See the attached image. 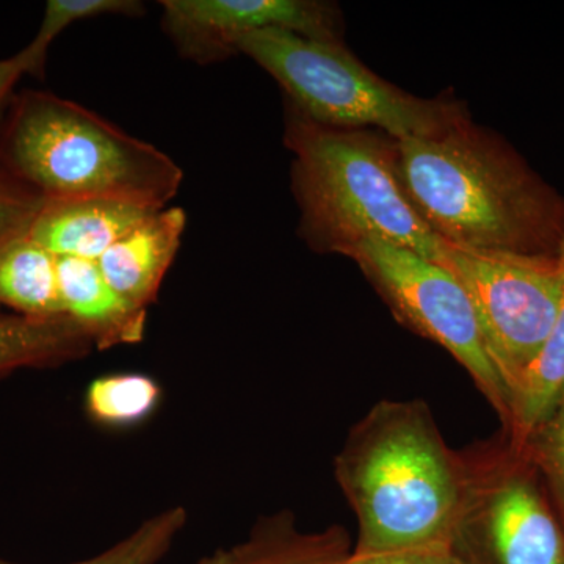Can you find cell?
Segmentation results:
<instances>
[{
    "label": "cell",
    "mask_w": 564,
    "mask_h": 564,
    "mask_svg": "<svg viewBox=\"0 0 564 564\" xmlns=\"http://www.w3.org/2000/svg\"><path fill=\"white\" fill-rule=\"evenodd\" d=\"M415 210L444 243L558 256L564 196L502 137L473 120L437 139L399 140Z\"/></svg>",
    "instance_id": "cell-1"
},
{
    "label": "cell",
    "mask_w": 564,
    "mask_h": 564,
    "mask_svg": "<svg viewBox=\"0 0 564 564\" xmlns=\"http://www.w3.org/2000/svg\"><path fill=\"white\" fill-rule=\"evenodd\" d=\"M459 452L423 400H381L352 425L334 477L358 521L352 552L445 545L462 492Z\"/></svg>",
    "instance_id": "cell-2"
},
{
    "label": "cell",
    "mask_w": 564,
    "mask_h": 564,
    "mask_svg": "<svg viewBox=\"0 0 564 564\" xmlns=\"http://www.w3.org/2000/svg\"><path fill=\"white\" fill-rule=\"evenodd\" d=\"M300 237L317 252L347 256L367 239L440 262L444 242L415 210L400 172L399 140L377 129L318 124L285 101Z\"/></svg>",
    "instance_id": "cell-3"
},
{
    "label": "cell",
    "mask_w": 564,
    "mask_h": 564,
    "mask_svg": "<svg viewBox=\"0 0 564 564\" xmlns=\"http://www.w3.org/2000/svg\"><path fill=\"white\" fill-rule=\"evenodd\" d=\"M0 169L46 202L109 199L159 210L184 173L165 152L54 93L24 90L0 128Z\"/></svg>",
    "instance_id": "cell-4"
},
{
    "label": "cell",
    "mask_w": 564,
    "mask_h": 564,
    "mask_svg": "<svg viewBox=\"0 0 564 564\" xmlns=\"http://www.w3.org/2000/svg\"><path fill=\"white\" fill-rule=\"evenodd\" d=\"M270 74L285 99L329 128L377 129L395 140L437 139L470 121L463 102L425 99L400 90L364 66L344 43L261 31L232 41Z\"/></svg>",
    "instance_id": "cell-5"
},
{
    "label": "cell",
    "mask_w": 564,
    "mask_h": 564,
    "mask_svg": "<svg viewBox=\"0 0 564 564\" xmlns=\"http://www.w3.org/2000/svg\"><path fill=\"white\" fill-rule=\"evenodd\" d=\"M459 452L445 549L456 564H564V524L536 467L503 433Z\"/></svg>",
    "instance_id": "cell-6"
},
{
    "label": "cell",
    "mask_w": 564,
    "mask_h": 564,
    "mask_svg": "<svg viewBox=\"0 0 564 564\" xmlns=\"http://www.w3.org/2000/svg\"><path fill=\"white\" fill-rule=\"evenodd\" d=\"M437 263L454 274L473 303L486 350L510 393L513 417L516 393L543 351L558 314L562 259L444 243Z\"/></svg>",
    "instance_id": "cell-7"
},
{
    "label": "cell",
    "mask_w": 564,
    "mask_h": 564,
    "mask_svg": "<svg viewBox=\"0 0 564 564\" xmlns=\"http://www.w3.org/2000/svg\"><path fill=\"white\" fill-rule=\"evenodd\" d=\"M345 258L358 263L400 325L454 356L507 432L510 393L486 350L473 303L454 274L408 248L380 239L364 240Z\"/></svg>",
    "instance_id": "cell-8"
},
{
    "label": "cell",
    "mask_w": 564,
    "mask_h": 564,
    "mask_svg": "<svg viewBox=\"0 0 564 564\" xmlns=\"http://www.w3.org/2000/svg\"><path fill=\"white\" fill-rule=\"evenodd\" d=\"M162 28L182 57L209 65L232 57L247 33L282 31L344 43L336 6L317 0H163Z\"/></svg>",
    "instance_id": "cell-9"
},
{
    "label": "cell",
    "mask_w": 564,
    "mask_h": 564,
    "mask_svg": "<svg viewBox=\"0 0 564 564\" xmlns=\"http://www.w3.org/2000/svg\"><path fill=\"white\" fill-rule=\"evenodd\" d=\"M185 225L187 215L181 207L152 212L96 263L115 291L148 311L180 251Z\"/></svg>",
    "instance_id": "cell-10"
},
{
    "label": "cell",
    "mask_w": 564,
    "mask_h": 564,
    "mask_svg": "<svg viewBox=\"0 0 564 564\" xmlns=\"http://www.w3.org/2000/svg\"><path fill=\"white\" fill-rule=\"evenodd\" d=\"M152 212L155 210L109 199L46 202L32 223L29 237L57 258L96 262Z\"/></svg>",
    "instance_id": "cell-11"
},
{
    "label": "cell",
    "mask_w": 564,
    "mask_h": 564,
    "mask_svg": "<svg viewBox=\"0 0 564 564\" xmlns=\"http://www.w3.org/2000/svg\"><path fill=\"white\" fill-rule=\"evenodd\" d=\"M63 313L73 318L99 350L135 345L147 333L148 311L121 296L95 261L58 258Z\"/></svg>",
    "instance_id": "cell-12"
},
{
    "label": "cell",
    "mask_w": 564,
    "mask_h": 564,
    "mask_svg": "<svg viewBox=\"0 0 564 564\" xmlns=\"http://www.w3.org/2000/svg\"><path fill=\"white\" fill-rule=\"evenodd\" d=\"M229 564H344L351 555L343 525L303 532L292 511L263 516L242 543L226 549Z\"/></svg>",
    "instance_id": "cell-13"
},
{
    "label": "cell",
    "mask_w": 564,
    "mask_h": 564,
    "mask_svg": "<svg viewBox=\"0 0 564 564\" xmlns=\"http://www.w3.org/2000/svg\"><path fill=\"white\" fill-rule=\"evenodd\" d=\"M91 340L68 315L32 318L0 313V377L87 358Z\"/></svg>",
    "instance_id": "cell-14"
},
{
    "label": "cell",
    "mask_w": 564,
    "mask_h": 564,
    "mask_svg": "<svg viewBox=\"0 0 564 564\" xmlns=\"http://www.w3.org/2000/svg\"><path fill=\"white\" fill-rule=\"evenodd\" d=\"M0 306L32 318L63 313L58 258L29 234L0 250Z\"/></svg>",
    "instance_id": "cell-15"
},
{
    "label": "cell",
    "mask_w": 564,
    "mask_h": 564,
    "mask_svg": "<svg viewBox=\"0 0 564 564\" xmlns=\"http://www.w3.org/2000/svg\"><path fill=\"white\" fill-rule=\"evenodd\" d=\"M564 267V240L560 248ZM564 391V289L554 328L538 356L532 369L525 375L521 389L516 393L513 417L508 432H502L513 443L524 440Z\"/></svg>",
    "instance_id": "cell-16"
},
{
    "label": "cell",
    "mask_w": 564,
    "mask_h": 564,
    "mask_svg": "<svg viewBox=\"0 0 564 564\" xmlns=\"http://www.w3.org/2000/svg\"><path fill=\"white\" fill-rule=\"evenodd\" d=\"M162 395L161 384L150 375H104L88 384L85 410L99 425L122 429L147 421L158 410Z\"/></svg>",
    "instance_id": "cell-17"
},
{
    "label": "cell",
    "mask_w": 564,
    "mask_h": 564,
    "mask_svg": "<svg viewBox=\"0 0 564 564\" xmlns=\"http://www.w3.org/2000/svg\"><path fill=\"white\" fill-rule=\"evenodd\" d=\"M188 522L187 508L176 505L151 516L101 554L70 564H158ZM0 564H18L0 558Z\"/></svg>",
    "instance_id": "cell-18"
},
{
    "label": "cell",
    "mask_w": 564,
    "mask_h": 564,
    "mask_svg": "<svg viewBox=\"0 0 564 564\" xmlns=\"http://www.w3.org/2000/svg\"><path fill=\"white\" fill-rule=\"evenodd\" d=\"M514 444L536 467L564 524V391L524 440Z\"/></svg>",
    "instance_id": "cell-19"
},
{
    "label": "cell",
    "mask_w": 564,
    "mask_h": 564,
    "mask_svg": "<svg viewBox=\"0 0 564 564\" xmlns=\"http://www.w3.org/2000/svg\"><path fill=\"white\" fill-rule=\"evenodd\" d=\"M144 6L135 0H50L35 39L29 44L41 65H46L47 51L54 40L74 22L91 20L104 14L140 17Z\"/></svg>",
    "instance_id": "cell-20"
},
{
    "label": "cell",
    "mask_w": 564,
    "mask_h": 564,
    "mask_svg": "<svg viewBox=\"0 0 564 564\" xmlns=\"http://www.w3.org/2000/svg\"><path fill=\"white\" fill-rule=\"evenodd\" d=\"M46 199L0 169V250L31 231Z\"/></svg>",
    "instance_id": "cell-21"
},
{
    "label": "cell",
    "mask_w": 564,
    "mask_h": 564,
    "mask_svg": "<svg viewBox=\"0 0 564 564\" xmlns=\"http://www.w3.org/2000/svg\"><path fill=\"white\" fill-rule=\"evenodd\" d=\"M344 564H456V562L448 554L445 545H430V547L375 552V554L351 552Z\"/></svg>",
    "instance_id": "cell-22"
},
{
    "label": "cell",
    "mask_w": 564,
    "mask_h": 564,
    "mask_svg": "<svg viewBox=\"0 0 564 564\" xmlns=\"http://www.w3.org/2000/svg\"><path fill=\"white\" fill-rule=\"evenodd\" d=\"M43 69L29 46L18 54L0 61V128H2L3 118L9 110L11 99H13V90L18 82L25 74L36 76V74L43 73Z\"/></svg>",
    "instance_id": "cell-23"
},
{
    "label": "cell",
    "mask_w": 564,
    "mask_h": 564,
    "mask_svg": "<svg viewBox=\"0 0 564 564\" xmlns=\"http://www.w3.org/2000/svg\"><path fill=\"white\" fill-rule=\"evenodd\" d=\"M193 564H229L228 551L226 549H218L214 554L203 556V558L196 560Z\"/></svg>",
    "instance_id": "cell-24"
}]
</instances>
